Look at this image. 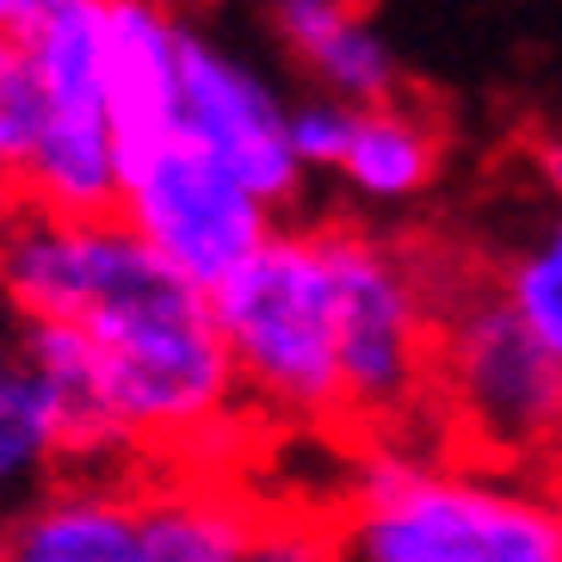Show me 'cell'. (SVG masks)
<instances>
[{
    "label": "cell",
    "instance_id": "7c38bea8",
    "mask_svg": "<svg viewBox=\"0 0 562 562\" xmlns=\"http://www.w3.org/2000/svg\"><path fill=\"white\" fill-rule=\"evenodd\" d=\"M63 470L68 463L56 446L44 383L25 359V334H19V322L0 315V526L32 507Z\"/></svg>",
    "mask_w": 562,
    "mask_h": 562
},
{
    "label": "cell",
    "instance_id": "3957f363",
    "mask_svg": "<svg viewBox=\"0 0 562 562\" xmlns=\"http://www.w3.org/2000/svg\"><path fill=\"white\" fill-rule=\"evenodd\" d=\"M432 420L463 458L550 470L562 432V364L526 334L488 272L439 284Z\"/></svg>",
    "mask_w": 562,
    "mask_h": 562
},
{
    "label": "cell",
    "instance_id": "5bb4252c",
    "mask_svg": "<svg viewBox=\"0 0 562 562\" xmlns=\"http://www.w3.org/2000/svg\"><path fill=\"white\" fill-rule=\"evenodd\" d=\"M37 149V75L25 37L0 25V199L25 186V167Z\"/></svg>",
    "mask_w": 562,
    "mask_h": 562
},
{
    "label": "cell",
    "instance_id": "9a60e30c",
    "mask_svg": "<svg viewBox=\"0 0 562 562\" xmlns=\"http://www.w3.org/2000/svg\"><path fill=\"white\" fill-rule=\"evenodd\" d=\"M241 562H347L322 513H297V507H266L254 526Z\"/></svg>",
    "mask_w": 562,
    "mask_h": 562
},
{
    "label": "cell",
    "instance_id": "277c9868",
    "mask_svg": "<svg viewBox=\"0 0 562 562\" xmlns=\"http://www.w3.org/2000/svg\"><path fill=\"white\" fill-rule=\"evenodd\" d=\"M340 284V402L347 427L396 439L432 420L439 272L420 248L364 223H328Z\"/></svg>",
    "mask_w": 562,
    "mask_h": 562
},
{
    "label": "cell",
    "instance_id": "ba28073f",
    "mask_svg": "<svg viewBox=\"0 0 562 562\" xmlns=\"http://www.w3.org/2000/svg\"><path fill=\"white\" fill-rule=\"evenodd\" d=\"M0 562H149L143 470H63L0 526Z\"/></svg>",
    "mask_w": 562,
    "mask_h": 562
},
{
    "label": "cell",
    "instance_id": "9c48e42d",
    "mask_svg": "<svg viewBox=\"0 0 562 562\" xmlns=\"http://www.w3.org/2000/svg\"><path fill=\"white\" fill-rule=\"evenodd\" d=\"M279 50L297 63L310 93L352 112L402 100V56L390 44L378 19L364 7H340V0H284L266 13Z\"/></svg>",
    "mask_w": 562,
    "mask_h": 562
},
{
    "label": "cell",
    "instance_id": "8fae6325",
    "mask_svg": "<svg viewBox=\"0 0 562 562\" xmlns=\"http://www.w3.org/2000/svg\"><path fill=\"white\" fill-rule=\"evenodd\" d=\"M446 167V136L432 124L427 105H414L408 93L390 105L352 117V143L340 155V186L371 211H402V204L427 199Z\"/></svg>",
    "mask_w": 562,
    "mask_h": 562
},
{
    "label": "cell",
    "instance_id": "6da1fadb",
    "mask_svg": "<svg viewBox=\"0 0 562 562\" xmlns=\"http://www.w3.org/2000/svg\"><path fill=\"white\" fill-rule=\"evenodd\" d=\"M347 562H562V476L463 458L439 439H364L334 482Z\"/></svg>",
    "mask_w": 562,
    "mask_h": 562
},
{
    "label": "cell",
    "instance_id": "7a4b0ae2",
    "mask_svg": "<svg viewBox=\"0 0 562 562\" xmlns=\"http://www.w3.org/2000/svg\"><path fill=\"white\" fill-rule=\"evenodd\" d=\"M216 334L229 347L241 408L297 432L347 427L340 402V284L328 223H291L266 235L229 284L211 291Z\"/></svg>",
    "mask_w": 562,
    "mask_h": 562
},
{
    "label": "cell",
    "instance_id": "ac0fdd59",
    "mask_svg": "<svg viewBox=\"0 0 562 562\" xmlns=\"http://www.w3.org/2000/svg\"><path fill=\"white\" fill-rule=\"evenodd\" d=\"M550 470H557V476H562V432H557V458H550Z\"/></svg>",
    "mask_w": 562,
    "mask_h": 562
},
{
    "label": "cell",
    "instance_id": "2e32d148",
    "mask_svg": "<svg viewBox=\"0 0 562 562\" xmlns=\"http://www.w3.org/2000/svg\"><path fill=\"white\" fill-rule=\"evenodd\" d=\"M352 117H359L352 105H334L322 93L291 100V155H297L303 173H334L340 167V155L352 143Z\"/></svg>",
    "mask_w": 562,
    "mask_h": 562
},
{
    "label": "cell",
    "instance_id": "30bf717a",
    "mask_svg": "<svg viewBox=\"0 0 562 562\" xmlns=\"http://www.w3.org/2000/svg\"><path fill=\"white\" fill-rule=\"evenodd\" d=\"M105 100L117 161L180 131V13L149 0H105Z\"/></svg>",
    "mask_w": 562,
    "mask_h": 562
},
{
    "label": "cell",
    "instance_id": "52a82bcc",
    "mask_svg": "<svg viewBox=\"0 0 562 562\" xmlns=\"http://www.w3.org/2000/svg\"><path fill=\"white\" fill-rule=\"evenodd\" d=\"M180 131L284 223L310 173L291 155V93L241 44L180 13Z\"/></svg>",
    "mask_w": 562,
    "mask_h": 562
},
{
    "label": "cell",
    "instance_id": "e0dca14e",
    "mask_svg": "<svg viewBox=\"0 0 562 562\" xmlns=\"http://www.w3.org/2000/svg\"><path fill=\"white\" fill-rule=\"evenodd\" d=\"M531 180H538V192H544L550 216H562V131H544V136H531Z\"/></svg>",
    "mask_w": 562,
    "mask_h": 562
},
{
    "label": "cell",
    "instance_id": "8992f818",
    "mask_svg": "<svg viewBox=\"0 0 562 562\" xmlns=\"http://www.w3.org/2000/svg\"><path fill=\"white\" fill-rule=\"evenodd\" d=\"M112 216L173 279H186L204 297L216 284H229L266 248V235L279 229V216L229 167H216L186 131L161 136L149 149H131L117 161Z\"/></svg>",
    "mask_w": 562,
    "mask_h": 562
},
{
    "label": "cell",
    "instance_id": "5b68a950",
    "mask_svg": "<svg viewBox=\"0 0 562 562\" xmlns=\"http://www.w3.org/2000/svg\"><path fill=\"white\" fill-rule=\"evenodd\" d=\"M25 50L37 75V149L19 199L63 216H112L117 131L105 100V0H37Z\"/></svg>",
    "mask_w": 562,
    "mask_h": 562
},
{
    "label": "cell",
    "instance_id": "4fadbf2b",
    "mask_svg": "<svg viewBox=\"0 0 562 562\" xmlns=\"http://www.w3.org/2000/svg\"><path fill=\"white\" fill-rule=\"evenodd\" d=\"M488 279L501 284L507 310L526 322V334L562 364V216H538L495 254Z\"/></svg>",
    "mask_w": 562,
    "mask_h": 562
}]
</instances>
